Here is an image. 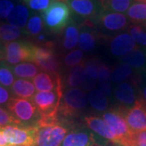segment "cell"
Returning a JSON list of instances; mask_svg holds the SVG:
<instances>
[{"mask_svg": "<svg viewBox=\"0 0 146 146\" xmlns=\"http://www.w3.org/2000/svg\"><path fill=\"white\" fill-rule=\"evenodd\" d=\"M97 41V35L94 33L84 30L80 33L78 46L83 52H90L95 49Z\"/></svg>", "mask_w": 146, "mask_h": 146, "instance_id": "f546056e", "label": "cell"}, {"mask_svg": "<svg viewBox=\"0 0 146 146\" xmlns=\"http://www.w3.org/2000/svg\"><path fill=\"white\" fill-rule=\"evenodd\" d=\"M121 62L129 65L131 68L139 69L145 66L146 59L143 51L136 47L132 51L122 56Z\"/></svg>", "mask_w": 146, "mask_h": 146, "instance_id": "83f0119b", "label": "cell"}, {"mask_svg": "<svg viewBox=\"0 0 146 146\" xmlns=\"http://www.w3.org/2000/svg\"><path fill=\"white\" fill-rule=\"evenodd\" d=\"M86 92L80 88H69L63 94L58 108L60 121L66 125H71L73 119H77L88 106Z\"/></svg>", "mask_w": 146, "mask_h": 146, "instance_id": "6da1fadb", "label": "cell"}, {"mask_svg": "<svg viewBox=\"0 0 146 146\" xmlns=\"http://www.w3.org/2000/svg\"><path fill=\"white\" fill-rule=\"evenodd\" d=\"M22 35L21 29L8 23H0V42L8 43L14 42Z\"/></svg>", "mask_w": 146, "mask_h": 146, "instance_id": "f1b7e54d", "label": "cell"}, {"mask_svg": "<svg viewBox=\"0 0 146 146\" xmlns=\"http://www.w3.org/2000/svg\"><path fill=\"white\" fill-rule=\"evenodd\" d=\"M29 7L34 11H43L52 3L51 0H25Z\"/></svg>", "mask_w": 146, "mask_h": 146, "instance_id": "8d00e7d4", "label": "cell"}, {"mask_svg": "<svg viewBox=\"0 0 146 146\" xmlns=\"http://www.w3.org/2000/svg\"><path fill=\"white\" fill-rule=\"evenodd\" d=\"M7 146H21V145H8Z\"/></svg>", "mask_w": 146, "mask_h": 146, "instance_id": "bcb514c9", "label": "cell"}, {"mask_svg": "<svg viewBox=\"0 0 146 146\" xmlns=\"http://www.w3.org/2000/svg\"><path fill=\"white\" fill-rule=\"evenodd\" d=\"M84 63L85 62H83L78 66L69 70L67 77L65 79V82H63V86L65 84V87L68 89L81 87V84L83 83Z\"/></svg>", "mask_w": 146, "mask_h": 146, "instance_id": "cb8c5ba5", "label": "cell"}, {"mask_svg": "<svg viewBox=\"0 0 146 146\" xmlns=\"http://www.w3.org/2000/svg\"><path fill=\"white\" fill-rule=\"evenodd\" d=\"M132 68L126 63H120L117 67H115L113 71H111L110 80L111 82L120 84L124 82L126 80L130 78L132 75Z\"/></svg>", "mask_w": 146, "mask_h": 146, "instance_id": "4dcf8cb0", "label": "cell"}, {"mask_svg": "<svg viewBox=\"0 0 146 146\" xmlns=\"http://www.w3.org/2000/svg\"><path fill=\"white\" fill-rule=\"evenodd\" d=\"M84 52L81 50H74L68 53L63 58V63L67 68H75L84 62Z\"/></svg>", "mask_w": 146, "mask_h": 146, "instance_id": "836d02e7", "label": "cell"}, {"mask_svg": "<svg viewBox=\"0 0 146 146\" xmlns=\"http://www.w3.org/2000/svg\"><path fill=\"white\" fill-rule=\"evenodd\" d=\"M136 48V43L130 34L127 33L116 35L110 42V50L115 56H123Z\"/></svg>", "mask_w": 146, "mask_h": 146, "instance_id": "2e32d148", "label": "cell"}, {"mask_svg": "<svg viewBox=\"0 0 146 146\" xmlns=\"http://www.w3.org/2000/svg\"><path fill=\"white\" fill-rule=\"evenodd\" d=\"M102 11L123 13L130 7L131 0H98Z\"/></svg>", "mask_w": 146, "mask_h": 146, "instance_id": "4316f807", "label": "cell"}, {"mask_svg": "<svg viewBox=\"0 0 146 146\" xmlns=\"http://www.w3.org/2000/svg\"><path fill=\"white\" fill-rule=\"evenodd\" d=\"M125 110L118 106L106 110L102 115V119L106 122L115 136L117 145L120 146H127L133 135V132L131 131L126 122Z\"/></svg>", "mask_w": 146, "mask_h": 146, "instance_id": "3957f363", "label": "cell"}, {"mask_svg": "<svg viewBox=\"0 0 146 146\" xmlns=\"http://www.w3.org/2000/svg\"><path fill=\"white\" fill-rule=\"evenodd\" d=\"M64 92V86L49 92H38L32 98L43 119L58 118V108Z\"/></svg>", "mask_w": 146, "mask_h": 146, "instance_id": "5b68a950", "label": "cell"}, {"mask_svg": "<svg viewBox=\"0 0 146 146\" xmlns=\"http://www.w3.org/2000/svg\"><path fill=\"white\" fill-rule=\"evenodd\" d=\"M34 44L25 41H14L4 45V59L8 64L33 62Z\"/></svg>", "mask_w": 146, "mask_h": 146, "instance_id": "52a82bcc", "label": "cell"}, {"mask_svg": "<svg viewBox=\"0 0 146 146\" xmlns=\"http://www.w3.org/2000/svg\"><path fill=\"white\" fill-rule=\"evenodd\" d=\"M33 80L35 89L38 92L53 91L63 84L59 74H50L45 72L38 73Z\"/></svg>", "mask_w": 146, "mask_h": 146, "instance_id": "e0dca14e", "label": "cell"}, {"mask_svg": "<svg viewBox=\"0 0 146 146\" xmlns=\"http://www.w3.org/2000/svg\"><path fill=\"white\" fill-rule=\"evenodd\" d=\"M61 146H101L92 132L84 129H74L68 132Z\"/></svg>", "mask_w": 146, "mask_h": 146, "instance_id": "5bb4252c", "label": "cell"}, {"mask_svg": "<svg viewBox=\"0 0 146 146\" xmlns=\"http://www.w3.org/2000/svg\"><path fill=\"white\" fill-rule=\"evenodd\" d=\"M136 1L141 2V3H146V0H136Z\"/></svg>", "mask_w": 146, "mask_h": 146, "instance_id": "f6af8a7d", "label": "cell"}, {"mask_svg": "<svg viewBox=\"0 0 146 146\" xmlns=\"http://www.w3.org/2000/svg\"><path fill=\"white\" fill-rule=\"evenodd\" d=\"M44 29V22L42 16L34 15L31 16L27 23L26 33L32 36H36L40 35Z\"/></svg>", "mask_w": 146, "mask_h": 146, "instance_id": "d6a6232c", "label": "cell"}, {"mask_svg": "<svg viewBox=\"0 0 146 146\" xmlns=\"http://www.w3.org/2000/svg\"><path fill=\"white\" fill-rule=\"evenodd\" d=\"M88 101L90 106L97 111H106L108 109L109 102L107 98L98 88H94L89 91Z\"/></svg>", "mask_w": 146, "mask_h": 146, "instance_id": "484cf974", "label": "cell"}, {"mask_svg": "<svg viewBox=\"0 0 146 146\" xmlns=\"http://www.w3.org/2000/svg\"><path fill=\"white\" fill-rule=\"evenodd\" d=\"M4 59V46H3L0 43V61Z\"/></svg>", "mask_w": 146, "mask_h": 146, "instance_id": "7bdbcfd3", "label": "cell"}, {"mask_svg": "<svg viewBox=\"0 0 146 146\" xmlns=\"http://www.w3.org/2000/svg\"><path fill=\"white\" fill-rule=\"evenodd\" d=\"M136 81L123 82L119 84L115 89V98L119 106L123 109H128L135 104L136 100Z\"/></svg>", "mask_w": 146, "mask_h": 146, "instance_id": "4fadbf2b", "label": "cell"}, {"mask_svg": "<svg viewBox=\"0 0 146 146\" xmlns=\"http://www.w3.org/2000/svg\"><path fill=\"white\" fill-rule=\"evenodd\" d=\"M54 1H58V2H63L68 4V0H54Z\"/></svg>", "mask_w": 146, "mask_h": 146, "instance_id": "ee69618b", "label": "cell"}, {"mask_svg": "<svg viewBox=\"0 0 146 146\" xmlns=\"http://www.w3.org/2000/svg\"><path fill=\"white\" fill-rule=\"evenodd\" d=\"M15 6L10 0H0V20L7 19Z\"/></svg>", "mask_w": 146, "mask_h": 146, "instance_id": "74e56055", "label": "cell"}, {"mask_svg": "<svg viewBox=\"0 0 146 146\" xmlns=\"http://www.w3.org/2000/svg\"><path fill=\"white\" fill-rule=\"evenodd\" d=\"M98 79V63L96 60H89L84 63L83 83L81 89L84 91H90L95 88Z\"/></svg>", "mask_w": 146, "mask_h": 146, "instance_id": "ac0fdd59", "label": "cell"}, {"mask_svg": "<svg viewBox=\"0 0 146 146\" xmlns=\"http://www.w3.org/2000/svg\"><path fill=\"white\" fill-rule=\"evenodd\" d=\"M44 25L50 31L58 33L68 26L71 21L69 6L58 1H54L45 11H42Z\"/></svg>", "mask_w": 146, "mask_h": 146, "instance_id": "277c9868", "label": "cell"}, {"mask_svg": "<svg viewBox=\"0 0 146 146\" xmlns=\"http://www.w3.org/2000/svg\"><path fill=\"white\" fill-rule=\"evenodd\" d=\"M140 98L143 100V102L146 104V86H145L143 88V89H142V92H141V97Z\"/></svg>", "mask_w": 146, "mask_h": 146, "instance_id": "b9f144b4", "label": "cell"}, {"mask_svg": "<svg viewBox=\"0 0 146 146\" xmlns=\"http://www.w3.org/2000/svg\"><path fill=\"white\" fill-rule=\"evenodd\" d=\"M17 126L36 127L42 116L32 99L12 98L7 105Z\"/></svg>", "mask_w": 146, "mask_h": 146, "instance_id": "7a4b0ae2", "label": "cell"}, {"mask_svg": "<svg viewBox=\"0 0 146 146\" xmlns=\"http://www.w3.org/2000/svg\"><path fill=\"white\" fill-rule=\"evenodd\" d=\"M12 98L13 97H12V94L10 92V90L0 85V106L1 105L7 106Z\"/></svg>", "mask_w": 146, "mask_h": 146, "instance_id": "ab89813d", "label": "cell"}, {"mask_svg": "<svg viewBox=\"0 0 146 146\" xmlns=\"http://www.w3.org/2000/svg\"><path fill=\"white\" fill-rule=\"evenodd\" d=\"M8 143L6 140L5 136L3 135V132L2 131V129L0 128V146H7Z\"/></svg>", "mask_w": 146, "mask_h": 146, "instance_id": "60d3db41", "label": "cell"}, {"mask_svg": "<svg viewBox=\"0 0 146 146\" xmlns=\"http://www.w3.org/2000/svg\"><path fill=\"white\" fill-rule=\"evenodd\" d=\"M13 74L18 78L33 79L38 73L40 69L34 63H21L11 67Z\"/></svg>", "mask_w": 146, "mask_h": 146, "instance_id": "d4e9b609", "label": "cell"}, {"mask_svg": "<svg viewBox=\"0 0 146 146\" xmlns=\"http://www.w3.org/2000/svg\"><path fill=\"white\" fill-rule=\"evenodd\" d=\"M10 90L13 98L32 99L35 95L36 89L31 81L25 79H18L15 80Z\"/></svg>", "mask_w": 146, "mask_h": 146, "instance_id": "d6986e66", "label": "cell"}, {"mask_svg": "<svg viewBox=\"0 0 146 146\" xmlns=\"http://www.w3.org/2000/svg\"><path fill=\"white\" fill-rule=\"evenodd\" d=\"M127 124L133 133L146 131V104L141 98L124 112Z\"/></svg>", "mask_w": 146, "mask_h": 146, "instance_id": "30bf717a", "label": "cell"}, {"mask_svg": "<svg viewBox=\"0 0 146 146\" xmlns=\"http://www.w3.org/2000/svg\"><path fill=\"white\" fill-rule=\"evenodd\" d=\"M111 71L110 68L105 63H98V89H99L107 97L112 94L111 89Z\"/></svg>", "mask_w": 146, "mask_h": 146, "instance_id": "603a6c76", "label": "cell"}, {"mask_svg": "<svg viewBox=\"0 0 146 146\" xmlns=\"http://www.w3.org/2000/svg\"><path fill=\"white\" fill-rule=\"evenodd\" d=\"M33 62L42 72L60 75L62 63L54 49L35 45Z\"/></svg>", "mask_w": 146, "mask_h": 146, "instance_id": "ba28073f", "label": "cell"}, {"mask_svg": "<svg viewBox=\"0 0 146 146\" xmlns=\"http://www.w3.org/2000/svg\"><path fill=\"white\" fill-rule=\"evenodd\" d=\"M2 131L8 145L21 146H36V127L23 126H7Z\"/></svg>", "mask_w": 146, "mask_h": 146, "instance_id": "9c48e42d", "label": "cell"}, {"mask_svg": "<svg viewBox=\"0 0 146 146\" xmlns=\"http://www.w3.org/2000/svg\"><path fill=\"white\" fill-rule=\"evenodd\" d=\"M69 127L62 122L36 127V146H61Z\"/></svg>", "mask_w": 146, "mask_h": 146, "instance_id": "8992f818", "label": "cell"}, {"mask_svg": "<svg viewBox=\"0 0 146 146\" xmlns=\"http://www.w3.org/2000/svg\"><path fill=\"white\" fill-rule=\"evenodd\" d=\"M127 16L133 25L146 28V3H135L130 6Z\"/></svg>", "mask_w": 146, "mask_h": 146, "instance_id": "44dd1931", "label": "cell"}, {"mask_svg": "<svg viewBox=\"0 0 146 146\" xmlns=\"http://www.w3.org/2000/svg\"><path fill=\"white\" fill-rule=\"evenodd\" d=\"M15 82V76L8 63L0 61V84L6 89H11Z\"/></svg>", "mask_w": 146, "mask_h": 146, "instance_id": "1f68e13d", "label": "cell"}, {"mask_svg": "<svg viewBox=\"0 0 146 146\" xmlns=\"http://www.w3.org/2000/svg\"><path fill=\"white\" fill-rule=\"evenodd\" d=\"M68 5L75 14L92 23H96L102 11L98 0H68Z\"/></svg>", "mask_w": 146, "mask_h": 146, "instance_id": "8fae6325", "label": "cell"}, {"mask_svg": "<svg viewBox=\"0 0 146 146\" xmlns=\"http://www.w3.org/2000/svg\"><path fill=\"white\" fill-rule=\"evenodd\" d=\"M7 126H17V123L8 110L0 106V128Z\"/></svg>", "mask_w": 146, "mask_h": 146, "instance_id": "d590c367", "label": "cell"}, {"mask_svg": "<svg viewBox=\"0 0 146 146\" xmlns=\"http://www.w3.org/2000/svg\"><path fill=\"white\" fill-rule=\"evenodd\" d=\"M29 12L25 6L17 5L11 11L10 15L7 18V21L8 24L21 29L26 27L29 21Z\"/></svg>", "mask_w": 146, "mask_h": 146, "instance_id": "ffe728a7", "label": "cell"}, {"mask_svg": "<svg viewBox=\"0 0 146 146\" xmlns=\"http://www.w3.org/2000/svg\"><path fill=\"white\" fill-rule=\"evenodd\" d=\"M84 121L85 125L100 137L117 145V141L114 134L110 131L106 122L102 118L98 115H86L84 117Z\"/></svg>", "mask_w": 146, "mask_h": 146, "instance_id": "9a60e30c", "label": "cell"}, {"mask_svg": "<svg viewBox=\"0 0 146 146\" xmlns=\"http://www.w3.org/2000/svg\"><path fill=\"white\" fill-rule=\"evenodd\" d=\"M128 31L136 43L142 46H146V31L141 26L131 25L128 26Z\"/></svg>", "mask_w": 146, "mask_h": 146, "instance_id": "e575fe53", "label": "cell"}, {"mask_svg": "<svg viewBox=\"0 0 146 146\" xmlns=\"http://www.w3.org/2000/svg\"><path fill=\"white\" fill-rule=\"evenodd\" d=\"M108 32H119L128 27V21L125 15L118 12L102 11L96 23Z\"/></svg>", "mask_w": 146, "mask_h": 146, "instance_id": "7c38bea8", "label": "cell"}, {"mask_svg": "<svg viewBox=\"0 0 146 146\" xmlns=\"http://www.w3.org/2000/svg\"><path fill=\"white\" fill-rule=\"evenodd\" d=\"M80 36L78 25L73 21H70L68 25L64 29L62 46L65 50H72L77 46Z\"/></svg>", "mask_w": 146, "mask_h": 146, "instance_id": "7402d4cb", "label": "cell"}, {"mask_svg": "<svg viewBox=\"0 0 146 146\" xmlns=\"http://www.w3.org/2000/svg\"><path fill=\"white\" fill-rule=\"evenodd\" d=\"M127 146H146V131L133 133Z\"/></svg>", "mask_w": 146, "mask_h": 146, "instance_id": "f35d334b", "label": "cell"}]
</instances>
